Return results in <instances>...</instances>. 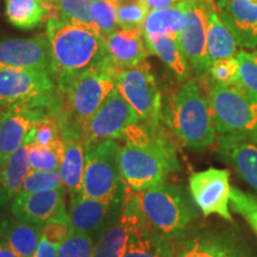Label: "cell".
Here are the masks:
<instances>
[{
    "instance_id": "cell-41",
    "label": "cell",
    "mask_w": 257,
    "mask_h": 257,
    "mask_svg": "<svg viewBox=\"0 0 257 257\" xmlns=\"http://www.w3.org/2000/svg\"><path fill=\"white\" fill-rule=\"evenodd\" d=\"M60 245L61 244L51 242V240L47 239L46 237L41 236L40 244H38L36 252L32 257H56Z\"/></svg>"
},
{
    "instance_id": "cell-25",
    "label": "cell",
    "mask_w": 257,
    "mask_h": 257,
    "mask_svg": "<svg viewBox=\"0 0 257 257\" xmlns=\"http://www.w3.org/2000/svg\"><path fill=\"white\" fill-rule=\"evenodd\" d=\"M42 229L41 224L14 219L3 224L0 236L18 257H32L40 244Z\"/></svg>"
},
{
    "instance_id": "cell-43",
    "label": "cell",
    "mask_w": 257,
    "mask_h": 257,
    "mask_svg": "<svg viewBox=\"0 0 257 257\" xmlns=\"http://www.w3.org/2000/svg\"><path fill=\"white\" fill-rule=\"evenodd\" d=\"M0 257H18L2 236H0Z\"/></svg>"
},
{
    "instance_id": "cell-47",
    "label": "cell",
    "mask_w": 257,
    "mask_h": 257,
    "mask_svg": "<svg viewBox=\"0 0 257 257\" xmlns=\"http://www.w3.org/2000/svg\"><path fill=\"white\" fill-rule=\"evenodd\" d=\"M130 2H135V0H117L118 4H124V3H130Z\"/></svg>"
},
{
    "instance_id": "cell-24",
    "label": "cell",
    "mask_w": 257,
    "mask_h": 257,
    "mask_svg": "<svg viewBox=\"0 0 257 257\" xmlns=\"http://www.w3.org/2000/svg\"><path fill=\"white\" fill-rule=\"evenodd\" d=\"M5 15L14 27L32 30L54 17V10L44 0H6Z\"/></svg>"
},
{
    "instance_id": "cell-19",
    "label": "cell",
    "mask_w": 257,
    "mask_h": 257,
    "mask_svg": "<svg viewBox=\"0 0 257 257\" xmlns=\"http://www.w3.org/2000/svg\"><path fill=\"white\" fill-rule=\"evenodd\" d=\"M218 144L220 156L257 191V140L219 136Z\"/></svg>"
},
{
    "instance_id": "cell-21",
    "label": "cell",
    "mask_w": 257,
    "mask_h": 257,
    "mask_svg": "<svg viewBox=\"0 0 257 257\" xmlns=\"http://www.w3.org/2000/svg\"><path fill=\"white\" fill-rule=\"evenodd\" d=\"M175 249L169 237L147 226L130 229L123 257H174Z\"/></svg>"
},
{
    "instance_id": "cell-6",
    "label": "cell",
    "mask_w": 257,
    "mask_h": 257,
    "mask_svg": "<svg viewBox=\"0 0 257 257\" xmlns=\"http://www.w3.org/2000/svg\"><path fill=\"white\" fill-rule=\"evenodd\" d=\"M0 104L42 108L59 114L55 80L44 70L0 67Z\"/></svg>"
},
{
    "instance_id": "cell-48",
    "label": "cell",
    "mask_w": 257,
    "mask_h": 257,
    "mask_svg": "<svg viewBox=\"0 0 257 257\" xmlns=\"http://www.w3.org/2000/svg\"><path fill=\"white\" fill-rule=\"evenodd\" d=\"M251 2L255 3V4H257V0H251Z\"/></svg>"
},
{
    "instance_id": "cell-34",
    "label": "cell",
    "mask_w": 257,
    "mask_h": 257,
    "mask_svg": "<svg viewBox=\"0 0 257 257\" xmlns=\"http://www.w3.org/2000/svg\"><path fill=\"white\" fill-rule=\"evenodd\" d=\"M230 210L240 214L257 234V197L239 188L231 187Z\"/></svg>"
},
{
    "instance_id": "cell-18",
    "label": "cell",
    "mask_w": 257,
    "mask_h": 257,
    "mask_svg": "<svg viewBox=\"0 0 257 257\" xmlns=\"http://www.w3.org/2000/svg\"><path fill=\"white\" fill-rule=\"evenodd\" d=\"M54 112L18 106L0 121V156L6 160L25 143V138L41 118Z\"/></svg>"
},
{
    "instance_id": "cell-12",
    "label": "cell",
    "mask_w": 257,
    "mask_h": 257,
    "mask_svg": "<svg viewBox=\"0 0 257 257\" xmlns=\"http://www.w3.org/2000/svg\"><path fill=\"white\" fill-rule=\"evenodd\" d=\"M188 185L193 201L204 216L217 214L225 220H232L229 170L208 168L197 172L191 175Z\"/></svg>"
},
{
    "instance_id": "cell-27",
    "label": "cell",
    "mask_w": 257,
    "mask_h": 257,
    "mask_svg": "<svg viewBox=\"0 0 257 257\" xmlns=\"http://www.w3.org/2000/svg\"><path fill=\"white\" fill-rule=\"evenodd\" d=\"M238 44L232 31L221 19L217 6H212L208 16L207 53L211 62L226 57H234L238 54Z\"/></svg>"
},
{
    "instance_id": "cell-36",
    "label": "cell",
    "mask_w": 257,
    "mask_h": 257,
    "mask_svg": "<svg viewBox=\"0 0 257 257\" xmlns=\"http://www.w3.org/2000/svg\"><path fill=\"white\" fill-rule=\"evenodd\" d=\"M63 188V181L59 170L42 172V170H32L25 179L22 186V193H37L55 191Z\"/></svg>"
},
{
    "instance_id": "cell-5",
    "label": "cell",
    "mask_w": 257,
    "mask_h": 257,
    "mask_svg": "<svg viewBox=\"0 0 257 257\" xmlns=\"http://www.w3.org/2000/svg\"><path fill=\"white\" fill-rule=\"evenodd\" d=\"M208 102L219 136L257 140V94L239 82L212 81Z\"/></svg>"
},
{
    "instance_id": "cell-39",
    "label": "cell",
    "mask_w": 257,
    "mask_h": 257,
    "mask_svg": "<svg viewBox=\"0 0 257 257\" xmlns=\"http://www.w3.org/2000/svg\"><path fill=\"white\" fill-rule=\"evenodd\" d=\"M239 63L237 56L212 61L208 68L212 81L218 83L238 82Z\"/></svg>"
},
{
    "instance_id": "cell-40",
    "label": "cell",
    "mask_w": 257,
    "mask_h": 257,
    "mask_svg": "<svg viewBox=\"0 0 257 257\" xmlns=\"http://www.w3.org/2000/svg\"><path fill=\"white\" fill-rule=\"evenodd\" d=\"M70 230H72V225L69 221H51L43 225L42 236L51 242L62 244L63 240L68 237Z\"/></svg>"
},
{
    "instance_id": "cell-10",
    "label": "cell",
    "mask_w": 257,
    "mask_h": 257,
    "mask_svg": "<svg viewBox=\"0 0 257 257\" xmlns=\"http://www.w3.org/2000/svg\"><path fill=\"white\" fill-rule=\"evenodd\" d=\"M141 123L133 107L127 104L117 87L93 115L85 131L86 148L104 141L123 140L131 125Z\"/></svg>"
},
{
    "instance_id": "cell-38",
    "label": "cell",
    "mask_w": 257,
    "mask_h": 257,
    "mask_svg": "<svg viewBox=\"0 0 257 257\" xmlns=\"http://www.w3.org/2000/svg\"><path fill=\"white\" fill-rule=\"evenodd\" d=\"M239 63L238 82L253 94H257V50H240L237 54Z\"/></svg>"
},
{
    "instance_id": "cell-31",
    "label": "cell",
    "mask_w": 257,
    "mask_h": 257,
    "mask_svg": "<svg viewBox=\"0 0 257 257\" xmlns=\"http://www.w3.org/2000/svg\"><path fill=\"white\" fill-rule=\"evenodd\" d=\"M63 141L59 114L51 113L41 118L25 138L24 144H35L41 147H51Z\"/></svg>"
},
{
    "instance_id": "cell-1",
    "label": "cell",
    "mask_w": 257,
    "mask_h": 257,
    "mask_svg": "<svg viewBox=\"0 0 257 257\" xmlns=\"http://www.w3.org/2000/svg\"><path fill=\"white\" fill-rule=\"evenodd\" d=\"M123 140L119 159L125 188L144 192L157 187L163 185L169 172L178 169L174 149L160 128L152 130L141 123L131 125Z\"/></svg>"
},
{
    "instance_id": "cell-37",
    "label": "cell",
    "mask_w": 257,
    "mask_h": 257,
    "mask_svg": "<svg viewBox=\"0 0 257 257\" xmlns=\"http://www.w3.org/2000/svg\"><path fill=\"white\" fill-rule=\"evenodd\" d=\"M146 0H135L118 6V27L120 29H142L149 15Z\"/></svg>"
},
{
    "instance_id": "cell-32",
    "label": "cell",
    "mask_w": 257,
    "mask_h": 257,
    "mask_svg": "<svg viewBox=\"0 0 257 257\" xmlns=\"http://www.w3.org/2000/svg\"><path fill=\"white\" fill-rule=\"evenodd\" d=\"M66 144L64 140L51 147H41L29 144V160L32 170H59L63 161Z\"/></svg>"
},
{
    "instance_id": "cell-15",
    "label": "cell",
    "mask_w": 257,
    "mask_h": 257,
    "mask_svg": "<svg viewBox=\"0 0 257 257\" xmlns=\"http://www.w3.org/2000/svg\"><path fill=\"white\" fill-rule=\"evenodd\" d=\"M12 214L16 219L34 224L51 221H69L64 205L63 188L37 193H19L12 202Z\"/></svg>"
},
{
    "instance_id": "cell-16",
    "label": "cell",
    "mask_w": 257,
    "mask_h": 257,
    "mask_svg": "<svg viewBox=\"0 0 257 257\" xmlns=\"http://www.w3.org/2000/svg\"><path fill=\"white\" fill-rule=\"evenodd\" d=\"M224 23L232 31L240 48H257V4L251 0H219L217 4Z\"/></svg>"
},
{
    "instance_id": "cell-29",
    "label": "cell",
    "mask_w": 257,
    "mask_h": 257,
    "mask_svg": "<svg viewBox=\"0 0 257 257\" xmlns=\"http://www.w3.org/2000/svg\"><path fill=\"white\" fill-rule=\"evenodd\" d=\"M130 227L119 219L117 224L107 230L94 244V257H123L126 250Z\"/></svg>"
},
{
    "instance_id": "cell-11",
    "label": "cell",
    "mask_w": 257,
    "mask_h": 257,
    "mask_svg": "<svg viewBox=\"0 0 257 257\" xmlns=\"http://www.w3.org/2000/svg\"><path fill=\"white\" fill-rule=\"evenodd\" d=\"M213 0H189L185 23L179 34L180 47L189 66L202 75L208 73L211 60L207 53V27Z\"/></svg>"
},
{
    "instance_id": "cell-35",
    "label": "cell",
    "mask_w": 257,
    "mask_h": 257,
    "mask_svg": "<svg viewBox=\"0 0 257 257\" xmlns=\"http://www.w3.org/2000/svg\"><path fill=\"white\" fill-rule=\"evenodd\" d=\"M56 257H94V240L72 227L68 237L60 245Z\"/></svg>"
},
{
    "instance_id": "cell-17",
    "label": "cell",
    "mask_w": 257,
    "mask_h": 257,
    "mask_svg": "<svg viewBox=\"0 0 257 257\" xmlns=\"http://www.w3.org/2000/svg\"><path fill=\"white\" fill-rule=\"evenodd\" d=\"M105 54L117 68L127 69L149 55L142 29H118L104 38Z\"/></svg>"
},
{
    "instance_id": "cell-28",
    "label": "cell",
    "mask_w": 257,
    "mask_h": 257,
    "mask_svg": "<svg viewBox=\"0 0 257 257\" xmlns=\"http://www.w3.org/2000/svg\"><path fill=\"white\" fill-rule=\"evenodd\" d=\"M31 172L29 160V144H23L18 150L5 160L2 186L8 192L10 199H14L22 191L25 179Z\"/></svg>"
},
{
    "instance_id": "cell-3",
    "label": "cell",
    "mask_w": 257,
    "mask_h": 257,
    "mask_svg": "<svg viewBox=\"0 0 257 257\" xmlns=\"http://www.w3.org/2000/svg\"><path fill=\"white\" fill-rule=\"evenodd\" d=\"M47 36L56 88L66 86L105 55L104 38L86 25L51 17L47 22Z\"/></svg>"
},
{
    "instance_id": "cell-7",
    "label": "cell",
    "mask_w": 257,
    "mask_h": 257,
    "mask_svg": "<svg viewBox=\"0 0 257 257\" xmlns=\"http://www.w3.org/2000/svg\"><path fill=\"white\" fill-rule=\"evenodd\" d=\"M137 198L144 224L167 237L178 236L192 220L193 213L188 201L173 186L161 185L137 192Z\"/></svg>"
},
{
    "instance_id": "cell-2",
    "label": "cell",
    "mask_w": 257,
    "mask_h": 257,
    "mask_svg": "<svg viewBox=\"0 0 257 257\" xmlns=\"http://www.w3.org/2000/svg\"><path fill=\"white\" fill-rule=\"evenodd\" d=\"M119 68L106 54L63 87L56 88L62 135L85 138L86 127L115 88Z\"/></svg>"
},
{
    "instance_id": "cell-22",
    "label": "cell",
    "mask_w": 257,
    "mask_h": 257,
    "mask_svg": "<svg viewBox=\"0 0 257 257\" xmlns=\"http://www.w3.org/2000/svg\"><path fill=\"white\" fill-rule=\"evenodd\" d=\"M174 257H248L236 240L221 234H205L185 244Z\"/></svg>"
},
{
    "instance_id": "cell-20",
    "label": "cell",
    "mask_w": 257,
    "mask_h": 257,
    "mask_svg": "<svg viewBox=\"0 0 257 257\" xmlns=\"http://www.w3.org/2000/svg\"><path fill=\"white\" fill-rule=\"evenodd\" d=\"M63 140L66 149L59 169L63 186L72 195L81 194L86 165L85 141L83 138L73 135H66L63 136Z\"/></svg>"
},
{
    "instance_id": "cell-23",
    "label": "cell",
    "mask_w": 257,
    "mask_h": 257,
    "mask_svg": "<svg viewBox=\"0 0 257 257\" xmlns=\"http://www.w3.org/2000/svg\"><path fill=\"white\" fill-rule=\"evenodd\" d=\"M148 50L154 54L172 70L178 81L188 80L191 66L186 59L184 51L180 47L179 36L176 35H160V36L144 37Z\"/></svg>"
},
{
    "instance_id": "cell-9",
    "label": "cell",
    "mask_w": 257,
    "mask_h": 257,
    "mask_svg": "<svg viewBox=\"0 0 257 257\" xmlns=\"http://www.w3.org/2000/svg\"><path fill=\"white\" fill-rule=\"evenodd\" d=\"M115 87L134 108L142 124L159 130L162 115V95L150 64L144 61L136 67L120 69Z\"/></svg>"
},
{
    "instance_id": "cell-46",
    "label": "cell",
    "mask_w": 257,
    "mask_h": 257,
    "mask_svg": "<svg viewBox=\"0 0 257 257\" xmlns=\"http://www.w3.org/2000/svg\"><path fill=\"white\" fill-rule=\"evenodd\" d=\"M4 163L5 160L0 156V185H2V179H3V172H4Z\"/></svg>"
},
{
    "instance_id": "cell-4",
    "label": "cell",
    "mask_w": 257,
    "mask_h": 257,
    "mask_svg": "<svg viewBox=\"0 0 257 257\" xmlns=\"http://www.w3.org/2000/svg\"><path fill=\"white\" fill-rule=\"evenodd\" d=\"M165 117L170 130L189 149L205 150L216 141L208 96L197 79L186 80L169 96Z\"/></svg>"
},
{
    "instance_id": "cell-33",
    "label": "cell",
    "mask_w": 257,
    "mask_h": 257,
    "mask_svg": "<svg viewBox=\"0 0 257 257\" xmlns=\"http://www.w3.org/2000/svg\"><path fill=\"white\" fill-rule=\"evenodd\" d=\"M117 0H93L91 17L95 31L102 38L118 30Z\"/></svg>"
},
{
    "instance_id": "cell-13",
    "label": "cell",
    "mask_w": 257,
    "mask_h": 257,
    "mask_svg": "<svg viewBox=\"0 0 257 257\" xmlns=\"http://www.w3.org/2000/svg\"><path fill=\"white\" fill-rule=\"evenodd\" d=\"M123 200L124 197L114 200H96L82 194L72 195L70 225L74 230L88 234L95 242L119 221Z\"/></svg>"
},
{
    "instance_id": "cell-42",
    "label": "cell",
    "mask_w": 257,
    "mask_h": 257,
    "mask_svg": "<svg viewBox=\"0 0 257 257\" xmlns=\"http://www.w3.org/2000/svg\"><path fill=\"white\" fill-rule=\"evenodd\" d=\"M181 2H186V0H146L148 8L150 10L169 8V6L179 4Z\"/></svg>"
},
{
    "instance_id": "cell-8",
    "label": "cell",
    "mask_w": 257,
    "mask_h": 257,
    "mask_svg": "<svg viewBox=\"0 0 257 257\" xmlns=\"http://www.w3.org/2000/svg\"><path fill=\"white\" fill-rule=\"evenodd\" d=\"M119 149L120 144L113 140L86 148L81 192L83 197L96 200H114L124 197Z\"/></svg>"
},
{
    "instance_id": "cell-30",
    "label": "cell",
    "mask_w": 257,
    "mask_h": 257,
    "mask_svg": "<svg viewBox=\"0 0 257 257\" xmlns=\"http://www.w3.org/2000/svg\"><path fill=\"white\" fill-rule=\"evenodd\" d=\"M44 2L53 8L54 17L94 29L91 17L93 0H44Z\"/></svg>"
},
{
    "instance_id": "cell-26",
    "label": "cell",
    "mask_w": 257,
    "mask_h": 257,
    "mask_svg": "<svg viewBox=\"0 0 257 257\" xmlns=\"http://www.w3.org/2000/svg\"><path fill=\"white\" fill-rule=\"evenodd\" d=\"M189 6V0L181 2L169 8L150 10L143 24L144 37L160 36V35H176L185 23V16Z\"/></svg>"
},
{
    "instance_id": "cell-44",
    "label": "cell",
    "mask_w": 257,
    "mask_h": 257,
    "mask_svg": "<svg viewBox=\"0 0 257 257\" xmlns=\"http://www.w3.org/2000/svg\"><path fill=\"white\" fill-rule=\"evenodd\" d=\"M14 106H9L5 104H0V121H2L4 118L8 115L10 112L14 110Z\"/></svg>"
},
{
    "instance_id": "cell-14",
    "label": "cell",
    "mask_w": 257,
    "mask_h": 257,
    "mask_svg": "<svg viewBox=\"0 0 257 257\" xmlns=\"http://www.w3.org/2000/svg\"><path fill=\"white\" fill-rule=\"evenodd\" d=\"M0 67L44 70L51 74V51L47 34L0 40Z\"/></svg>"
},
{
    "instance_id": "cell-45",
    "label": "cell",
    "mask_w": 257,
    "mask_h": 257,
    "mask_svg": "<svg viewBox=\"0 0 257 257\" xmlns=\"http://www.w3.org/2000/svg\"><path fill=\"white\" fill-rule=\"evenodd\" d=\"M9 200H10V197H9L8 192H6L5 189H4V187H3V186L0 185V206L5 205Z\"/></svg>"
}]
</instances>
